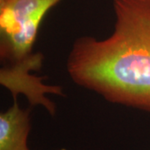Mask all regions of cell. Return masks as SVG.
<instances>
[{
	"label": "cell",
	"mask_w": 150,
	"mask_h": 150,
	"mask_svg": "<svg viewBox=\"0 0 150 150\" xmlns=\"http://www.w3.org/2000/svg\"><path fill=\"white\" fill-rule=\"evenodd\" d=\"M112 33L78 38L67 59L75 84L150 113V0H113Z\"/></svg>",
	"instance_id": "1"
},
{
	"label": "cell",
	"mask_w": 150,
	"mask_h": 150,
	"mask_svg": "<svg viewBox=\"0 0 150 150\" xmlns=\"http://www.w3.org/2000/svg\"><path fill=\"white\" fill-rule=\"evenodd\" d=\"M43 56L40 54H31L22 61L13 64L11 67L1 69V84L7 87L12 92L13 98L16 99L18 93H24L31 104H41L54 115L55 112L54 103L44 97L45 93H54L63 95L61 88L58 86H48L40 81L43 78L30 75L29 71L38 69L42 65Z\"/></svg>",
	"instance_id": "3"
},
{
	"label": "cell",
	"mask_w": 150,
	"mask_h": 150,
	"mask_svg": "<svg viewBox=\"0 0 150 150\" xmlns=\"http://www.w3.org/2000/svg\"><path fill=\"white\" fill-rule=\"evenodd\" d=\"M61 0H0V56L15 64L32 54L41 22Z\"/></svg>",
	"instance_id": "2"
},
{
	"label": "cell",
	"mask_w": 150,
	"mask_h": 150,
	"mask_svg": "<svg viewBox=\"0 0 150 150\" xmlns=\"http://www.w3.org/2000/svg\"><path fill=\"white\" fill-rule=\"evenodd\" d=\"M30 129V110L22 109L14 99L13 104L0 114V150H29Z\"/></svg>",
	"instance_id": "4"
}]
</instances>
